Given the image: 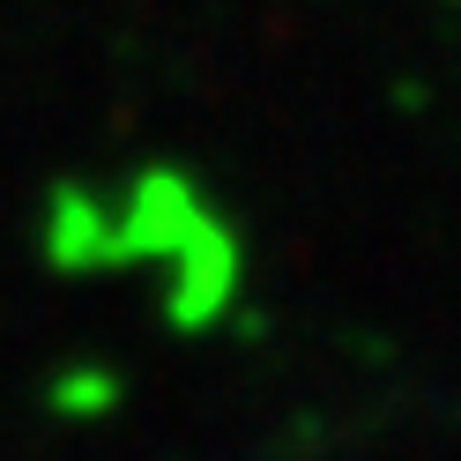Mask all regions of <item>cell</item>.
<instances>
[{"label": "cell", "mask_w": 461, "mask_h": 461, "mask_svg": "<svg viewBox=\"0 0 461 461\" xmlns=\"http://www.w3.org/2000/svg\"><path fill=\"white\" fill-rule=\"evenodd\" d=\"M45 261L60 276H112L120 268V239H112V194L97 186H52L45 201Z\"/></svg>", "instance_id": "3"}, {"label": "cell", "mask_w": 461, "mask_h": 461, "mask_svg": "<svg viewBox=\"0 0 461 461\" xmlns=\"http://www.w3.org/2000/svg\"><path fill=\"white\" fill-rule=\"evenodd\" d=\"M439 8H461V0H439Z\"/></svg>", "instance_id": "5"}, {"label": "cell", "mask_w": 461, "mask_h": 461, "mask_svg": "<svg viewBox=\"0 0 461 461\" xmlns=\"http://www.w3.org/2000/svg\"><path fill=\"white\" fill-rule=\"evenodd\" d=\"M216 223H223L216 194L201 186L186 164H141L134 179L112 194V239H120V268L164 276V268L201 239V230H216Z\"/></svg>", "instance_id": "1"}, {"label": "cell", "mask_w": 461, "mask_h": 461, "mask_svg": "<svg viewBox=\"0 0 461 461\" xmlns=\"http://www.w3.org/2000/svg\"><path fill=\"white\" fill-rule=\"evenodd\" d=\"M246 298V230L239 223H216V230H201V239L157 276V305H164V321L179 328V335H209L223 328L230 312H239Z\"/></svg>", "instance_id": "2"}, {"label": "cell", "mask_w": 461, "mask_h": 461, "mask_svg": "<svg viewBox=\"0 0 461 461\" xmlns=\"http://www.w3.org/2000/svg\"><path fill=\"white\" fill-rule=\"evenodd\" d=\"M112 402H120V380H112V372H75V380H52V410H68V417L112 410Z\"/></svg>", "instance_id": "4"}]
</instances>
